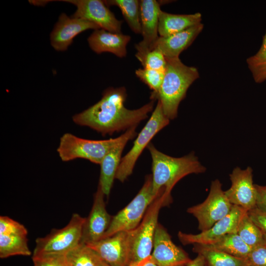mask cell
Returning <instances> with one entry per match:
<instances>
[{
    "mask_svg": "<svg viewBox=\"0 0 266 266\" xmlns=\"http://www.w3.org/2000/svg\"><path fill=\"white\" fill-rule=\"evenodd\" d=\"M127 97L125 87L109 88L96 104L72 117L77 125L86 126L103 135L127 131L137 127L153 109L154 100L136 109H129L124 103Z\"/></svg>",
    "mask_w": 266,
    "mask_h": 266,
    "instance_id": "obj_1",
    "label": "cell"
},
{
    "mask_svg": "<svg viewBox=\"0 0 266 266\" xmlns=\"http://www.w3.org/2000/svg\"><path fill=\"white\" fill-rule=\"evenodd\" d=\"M166 66L162 85L150 99L162 104L165 116L170 119L177 116L179 104L185 97L191 85L199 77L197 68L184 64L179 58H166Z\"/></svg>",
    "mask_w": 266,
    "mask_h": 266,
    "instance_id": "obj_2",
    "label": "cell"
},
{
    "mask_svg": "<svg viewBox=\"0 0 266 266\" xmlns=\"http://www.w3.org/2000/svg\"><path fill=\"white\" fill-rule=\"evenodd\" d=\"M152 158V180L153 194L157 195L161 188L171 197V191L182 178L192 173H201L206 168L199 161L194 153L175 158L157 150L152 143L147 147Z\"/></svg>",
    "mask_w": 266,
    "mask_h": 266,
    "instance_id": "obj_3",
    "label": "cell"
},
{
    "mask_svg": "<svg viewBox=\"0 0 266 266\" xmlns=\"http://www.w3.org/2000/svg\"><path fill=\"white\" fill-rule=\"evenodd\" d=\"M171 197L162 188L157 198L148 208L140 224L129 231L131 263L139 262L149 256L153 247L155 231L161 208L171 202Z\"/></svg>",
    "mask_w": 266,
    "mask_h": 266,
    "instance_id": "obj_4",
    "label": "cell"
},
{
    "mask_svg": "<svg viewBox=\"0 0 266 266\" xmlns=\"http://www.w3.org/2000/svg\"><path fill=\"white\" fill-rule=\"evenodd\" d=\"M159 193L157 195L153 194L152 175H147L143 186L133 199L112 217L110 224L102 239L119 232L135 229L141 223L149 205Z\"/></svg>",
    "mask_w": 266,
    "mask_h": 266,
    "instance_id": "obj_5",
    "label": "cell"
},
{
    "mask_svg": "<svg viewBox=\"0 0 266 266\" xmlns=\"http://www.w3.org/2000/svg\"><path fill=\"white\" fill-rule=\"evenodd\" d=\"M120 139V136L105 140H90L67 133L61 137L57 152L64 162L82 158L100 165L107 152Z\"/></svg>",
    "mask_w": 266,
    "mask_h": 266,
    "instance_id": "obj_6",
    "label": "cell"
},
{
    "mask_svg": "<svg viewBox=\"0 0 266 266\" xmlns=\"http://www.w3.org/2000/svg\"><path fill=\"white\" fill-rule=\"evenodd\" d=\"M169 122L164 113L161 103L158 101L155 109L141 131L133 142V147L122 158L115 178L124 182L132 173L138 157L147 148L154 136Z\"/></svg>",
    "mask_w": 266,
    "mask_h": 266,
    "instance_id": "obj_7",
    "label": "cell"
},
{
    "mask_svg": "<svg viewBox=\"0 0 266 266\" xmlns=\"http://www.w3.org/2000/svg\"><path fill=\"white\" fill-rule=\"evenodd\" d=\"M85 219L74 213L66 227L53 229L46 236L37 238L33 256L66 254L80 243Z\"/></svg>",
    "mask_w": 266,
    "mask_h": 266,
    "instance_id": "obj_8",
    "label": "cell"
},
{
    "mask_svg": "<svg viewBox=\"0 0 266 266\" xmlns=\"http://www.w3.org/2000/svg\"><path fill=\"white\" fill-rule=\"evenodd\" d=\"M233 205L226 197L218 179L212 181L207 198L201 203L187 209V212L198 220L200 232L211 228L216 222L227 216Z\"/></svg>",
    "mask_w": 266,
    "mask_h": 266,
    "instance_id": "obj_9",
    "label": "cell"
},
{
    "mask_svg": "<svg viewBox=\"0 0 266 266\" xmlns=\"http://www.w3.org/2000/svg\"><path fill=\"white\" fill-rule=\"evenodd\" d=\"M246 211L243 208L233 205L230 212L209 229L198 234L179 232L178 237L184 245H213L228 234L237 233L240 219Z\"/></svg>",
    "mask_w": 266,
    "mask_h": 266,
    "instance_id": "obj_10",
    "label": "cell"
},
{
    "mask_svg": "<svg viewBox=\"0 0 266 266\" xmlns=\"http://www.w3.org/2000/svg\"><path fill=\"white\" fill-rule=\"evenodd\" d=\"M75 5L76 10L72 17L82 19L110 32L121 33L122 22L116 19L104 1L100 0H67Z\"/></svg>",
    "mask_w": 266,
    "mask_h": 266,
    "instance_id": "obj_11",
    "label": "cell"
},
{
    "mask_svg": "<svg viewBox=\"0 0 266 266\" xmlns=\"http://www.w3.org/2000/svg\"><path fill=\"white\" fill-rule=\"evenodd\" d=\"M231 187L225 194L232 205L248 211L256 206V189L253 180V170L248 166L234 168L230 174Z\"/></svg>",
    "mask_w": 266,
    "mask_h": 266,
    "instance_id": "obj_12",
    "label": "cell"
},
{
    "mask_svg": "<svg viewBox=\"0 0 266 266\" xmlns=\"http://www.w3.org/2000/svg\"><path fill=\"white\" fill-rule=\"evenodd\" d=\"M110 266H128L131 263L129 231L87 244Z\"/></svg>",
    "mask_w": 266,
    "mask_h": 266,
    "instance_id": "obj_13",
    "label": "cell"
},
{
    "mask_svg": "<svg viewBox=\"0 0 266 266\" xmlns=\"http://www.w3.org/2000/svg\"><path fill=\"white\" fill-rule=\"evenodd\" d=\"M151 256L158 266H187L192 260L172 242L167 231L159 223L155 233Z\"/></svg>",
    "mask_w": 266,
    "mask_h": 266,
    "instance_id": "obj_14",
    "label": "cell"
},
{
    "mask_svg": "<svg viewBox=\"0 0 266 266\" xmlns=\"http://www.w3.org/2000/svg\"><path fill=\"white\" fill-rule=\"evenodd\" d=\"M104 194L98 185L92 209L84 222L80 243L88 244L102 239L108 229L112 217L107 212Z\"/></svg>",
    "mask_w": 266,
    "mask_h": 266,
    "instance_id": "obj_15",
    "label": "cell"
},
{
    "mask_svg": "<svg viewBox=\"0 0 266 266\" xmlns=\"http://www.w3.org/2000/svg\"><path fill=\"white\" fill-rule=\"evenodd\" d=\"M160 3L155 0H141L140 16L143 39L135 45L137 53L144 54L154 49L159 38L158 25Z\"/></svg>",
    "mask_w": 266,
    "mask_h": 266,
    "instance_id": "obj_16",
    "label": "cell"
},
{
    "mask_svg": "<svg viewBox=\"0 0 266 266\" xmlns=\"http://www.w3.org/2000/svg\"><path fill=\"white\" fill-rule=\"evenodd\" d=\"M100 29L93 22L73 17H69L66 14L62 13L51 33V43L55 50L65 51L77 35L89 29L96 30Z\"/></svg>",
    "mask_w": 266,
    "mask_h": 266,
    "instance_id": "obj_17",
    "label": "cell"
},
{
    "mask_svg": "<svg viewBox=\"0 0 266 266\" xmlns=\"http://www.w3.org/2000/svg\"><path fill=\"white\" fill-rule=\"evenodd\" d=\"M133 127L120 135V139L106 154L100 164V171L99 185L104 195L108 196L115 178L121 161V155L128 141L136 134V128Z\"/></svg>",
    "mask_w": 266,
    "mask_h": 266,
    "instance_id": "obj_18",
    "label": "cell"
},
{
    "mask_svg": "<svg viewBox=\"0 0 266 266\" xmlns=\"http://www.w3.org/2000/svg\"><path fill=\"white\" fill-rule=\"evenodd\" d=\"M204 25L200 23L172 35L159 36L154 49L160 51L166 58H179L180 53L187 49L201 32Z\"/></svg>",
    "mask_w": 266,
    "mask_h": 266,
    "instance_id": "obj_19",
    "label": "cell"
},
{
    "mask_svg": "<svg viewBox=\"0 0 266 266\" xmlns=\"http://www.w3.org/2000/svg\"><path fill=\"white\" fill-rule=\"evenodd\" d=\"M131 36L122 33H112L97 29L88 38L91 49L97 54L110 52L119 58L126 56V47Z\"/></svg>",
    "mask_w": 266,
    "mask_h": 266,
    "instance_id": "obj_20",
    "label": "cell"
},
{
    "mask_svg": "<svg viewBox=\"0 0 266 266\" xmlns=\"http://www.w3.org/2000/svg\"><path fill=\"white\" fill-rule=\"evenodd\" d=\"M201 14H174L161 10L159 14L158 33L166 37L182 32L201 21Z\"/></svg>",
    "mask_w": 266,
    "mask_h": 266,
    "instance_id": "obj_21",
    "label": "cell"
},
{
    "mask_svg": "<svg viewBox=\"0 0 266 266\" xmlns=\"http://www.w3.org/2000/svg\"><path fill=\"white\" fill-rule=\"evenodd\" d=\"M193 245V251L202 256L208 266H248L245 259L233 256L210 245Z\"/></svg>",
    "mask_w": 266,
    "mask_h": 266,
    "instance_id": "obj_22",
    "label": "cell"
},
{
    "mask_svg": "<svg viewBox=\"0 0 266 266\" xmlns=\"http://www.w3.org/2000/svg\"><path fill=\"white\" fill-rule=\"evenodd\" d=\"M108 6L118 7L131 29L135 33H141L140 3L137 0H110L104 1Z\"/></svg>",
    "mask_w": 266,
    "mask_h": 266,
    "instance_id": "obj_23",
    "label": "cell"
},
{
    "mask_svg": "<svg viewBox=\"0 0 266 266\" xmlns=\"http://www.w3.org/2000/svg\"><path fill=\"white\" fill-rule=\"evenodd\" d=\"M32 254L26 235L0 234V258L15 255L29 256Z\"/></svg>",
    "mask_w": 266,
    "mask_h": 266,
    "instance_id": "obj_24",
    "label": "cell"
},
{
    "mask_svg": "<svg viewBox=\"0 0 266 266\" xmlns=\"http://www.w3.org/2000/svg\"><path fill=\"white\" fill-rule=\"evenodd\" d=\"M210 246L233 256L243 259L246 258L252 249L237 233L228 234Z\"/></svg>",
    "mask_w": 266,
    "mask_h": 266,
    "instance_id": "obj_25",
    "label": "cell"
},
{
    "mask_svg": "<svg viewBox=\"0 0 266 266\" xmlns=\"http://www.w3.org/2000/svg\"><path fill=\"white\" fill-rule=\"evenodd\" d=\"M237 233L251 248L264 241V233L246 211L239 222Z\"/></svg>",
    "mask_w": 266,
    "mask_h": 266,
    "instance_id": "obj_26",
    "label": "cell"
},
{
    "mask_svg": "<svg viewBox=\"0 0 266 266\" xmlns=\"http://www.w3.org/2000/svg\"><path fill=\"white\" fill-rule=\"evenodd\" d=\"M98 254L87 244L80 243L65 254L68 266H97Z\"/></svg>",
    "mask_w": 266,
    "mask_h": 266,
    "instance_id": "obj_27",
    "label": "cell"
},
{
    "mask_svg": "<svg viewBox=\"0 0 266 266\" xmlns=\"http://www.w3.org/2000/svg\"><path fill=\"white\" fill-rule=\"evenodd\" d=\"M246 62L256 83H261L266 80V32L259 51L247 58Z\"/></svg>",
    "mask_w": 266,
    "mask_h": 266,
    "instance_id": "obj_28",
    "label": "cell"
},
{
    "mask_svg": "<svg viewBox=\"0 0 266 266\" xmlns=\"http://www.w3.org/2000/svg\"><path fill=\"white\" fill-rule=\"evenodd\" d=\"M135 57L143 68L165 72L166 61L165 56L159 50L154 49L144 54L136 53Z\"/></svg>",
    "mask_w": 266,
    "mask_h": 266,
    "instance_id": "obj_29",
    "label": "cell"
},
{
    "mask_svg": "<svg viewBox=\"0 0 266 266\" xmlns=\"http://www.w3.org/2000/svg\"><path fill=\"white\" fill-rule=\"evenodd\" d=\"M135 73L153 93L158 92L160 88L165 75V72L145 68L137 69Z\"/></svg>",
    "mask_w": 266,
    "mask_h": 266,
    "instance_id": "obj_30",
    "label": "cell"
},
{
    "mask_svg": "<svg viewBox=\"0 0 266 266\" xmlns=\"http://www.w3.org/2000/svg\"><path fill=\"white\" fill-rule=\"evenodd\" d=\"M28 231L24 225L7 216L0 217V234L26 235Z\"/></svg>",
    "mask_w": 266,
    "mask_h": 266,
    "instance_id": "obj_31",
    "label": "cell"
},
{
    "mask_svg": "<svg viewBox=\"0 0 266 266\" xmlns=\"http://www.w3.org/2000/svg\"><path fill=\"white\" fill-rule=\"evenodd\" d=\"M32 259L35 266H68L65 254H42L33 256Z\"/></svg>",
    "mask_w": 266,
    "mask_h": 266,
    "instance_id": "obj_32",
    "label": "cell"
},
{
    "mask_svg": "<svg viewBox=\"0 0 266 266\" xmlns=\"http://www.w3.org/2000/svg\"><path fill=\"white\" fill-rule=\"evenodd\" d=\"M245 260L248 266H266V244L265 241L252 247Z\"/></svg>",
    "mask_w": 266,
    "mask_h": 266,
    "instance_id": "obj_33",
    "label": "cell"
},
{
    "mask_svg": "<svg viewBox=\"0 0 266 266\" xmlns=\"http://www.w3.org/2000/svg\"><path fill=\"white\" fill-rule=\"evenodd\" d=\"M247 213L263 233H266V213L259 210L256 206L248 211Z\"/></svg>",
    "mask_w": 266,
    "mask_h": 266,
    "instance_id": "obj_34",
    "label": "cell"
},
{
    "mask_svg": "<svg viewBox=\"0 0 266 266\" xmlns=\"http://www.w3.org/2000/svg\"><path fill=\"white\" fill-rule=\"evenodd\" d=\"M256 189V207L266 213V185L255 184Z\"/></svg>",
    "mask_w": 266,
    "mask_h": 266,
    "instance_id": "obj_35",
    "label": "cell"
},
{
    "mask_svg": "<svg viewBox=\"0 0 266 266\" xmlns=\"http://www.w3.org/2000/svg\"><path fill=\"white\" fill-rule=\"evenodd\" d=\"M128 266H158L152 259L151 256L145 259L130 264Z\"/></svg>",
    "mask_w": 266,
    "mask_h": 266,
    "instance_id": "obj_36",
    "label": "cell"
},
{
    "mask_svg": "<svg viewBox=\"0 0 266 266\" xmlns=\"http://www.w3.org/2000/svg\"><path fill=\"white\" fill-rule=\"evenodd\" d=\"M187 266H208L203 257L198 255L197 257L192 261Z\"/></svg>",
    "mask_w": 266,
    "mask_h": 266,
    "instance_id": "obj_37",
    "label": "cell"
},
{
    "mask_svg": "<svg viewBox=\"0 0 266 266\" xmlns=\"http://www.w3.org/2000/svg\"><path fill=\"white\" fill-rule=\"evenodd\" d=\"M97 266H110L107 263L103 261L98 256L97 262Z\"/></svg>",
    "mask_w": 266,
    "mask_h": 266,
    "instance_id": "obj_38",
    "label": "cell"
},
{
    "mask_svg": "<svg viewBox=\"0 0 266 266\" xmlns=\"http://www.w3.org/2000/svg\"><path fill=\"white\" fill-rule=\"evenodd\" d=\"M264 241L266 244V233H264Z\"/></svg>",
    "mask_w": 266,
    "mask_h": 266,
    "instance_id": "obj_39",
    "label": "cell"
},
{
    "mask_svg": "<svg viewBox=\"0 0 266 266\" xmlns=\"http://www.w3.org/2000/svg\"></svg>",
    "mask_w": 266,
    "mask_h": 266,
    "instance_id": "obj_40",
    "label": "cell"
}]
</instances>
